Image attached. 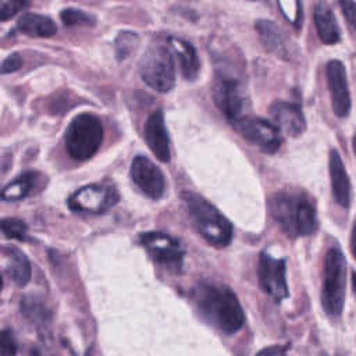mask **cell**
<instances>
[{"label":"cell","instance_id":"cell-29","mask_svg":"<svg viewBox=\"0 0 356 356\" xmlns=\"http://www.w3.org/2000/svg\"><path fill=\"white\" fill-rule=\"evenodd\" d=\"M17 342L11 330H3L0 332V356H17Z\"/></svg>","mask_w":356,"mask_h":356},{"label":"cell","instance_id":"cell-21","mask_svg":"<svg viewBox=\"0 0 356 356\" xmlns=\"http://www.w3.org/2000/svg\"><path fill=\"white\" fill-rule=\"evenodd\" d=\"M18 29L32 38H50L57 32V26L51 18L33 13L24 14L19 18Z\"/></svg>","mask_w":356,"mask_h":356},{"label":"cell","instance_id":"cell-12","mask_svg":"<svg viewBox=\"0 0 356 356\" xmlns=\"http://www.w3.org/2000/svg\"><path fill=\"white\" fill-rule=\"evenodd\" d=\"M131 178L149 197L160 199L165 189V181L160 168L145 156H136L131 164Z\"/></svg>","mask_w":356,"mask_h":356},{"label":"cell","instance_id":"cell-17","mask_svg":"<svg viewBox=\"0 0 356 356\" xmlns=\"http://www.w3.org/2000/svg\"><path fill=\"white\" fill-rule=\"evenodd\" d=\"M328 168H330L332 195H334V197H335V200L339 206L348 209L349 203H350L349 178H348L346 170L343 167L342 159H341V156L338 154V152L335 149H332L330 152Z\"/></svg>","mask_w":356,"mask_h":356},{"label":"cell","instance_id":"cell-33","mask_svg":"<svg viewBox=\"0 0 356 356\" xmlns=\"http://www.w3.org/2000/svg\"><path fill=\"white\" fill-rule=\"evenodd\" d=\"M1 286H3V277H1V274H0V291H1Z\"/></svg>","mask_w":356,"mask_h":356},{"label":"cell","instance_id":"cell-11","mask_svg":"<svg viewBox=\"0 0 356 356\" xmlns=\"http://www.w3.org/2000/svg\"><path fill=\"white\" fill-rule=\"evenodd\" d=\"M259 282L261 289L275 302L285 299L288 296L285 260L274 259L267 253H261L259 260Z\"/></svg>","mask_w":356,"mask_h":356},{"label":"cell","instance_id":"cell-5","mask_svg":"<svg viewBox=\"0 0 356 356\" xmlns=\"http://www.w3.org/2000/svg\"><path fill=\"white\" fill-rule=\"evenodd\" d=\"M346 289V260L338 248L328 249L324 259L321 305L327 314L339 316Z\"/></svg>","mask_w":356,"mask_h":356},{"label":"cell","instance_id":"cell-14","mask_svg":"<svg viewBox=\"0 0 356 356\" xmlns=\"http://www.w3.org/2000/svg\"><path fill=\"white\" fill-rule=\"evenodd\" d=\"M145 140L153 154L163 163H168L171 159L170 139L164 124V114L161 110L153 111L145 122L143 129Z\"/></svg>","mask_w":356,"mask_h":356},{"label":"cell","instance_id":"cell-4","mask_svg":"<svg viewBox=\"0 0 356 356\" xmlns=\"http://www.w3.org/2000/svg\"><path fill=\"white\" fill-rule=\"evenodd\" d=\"M103 135V125L95 114H78L70 122L65 132V147L68 154L78 161L90 159L102 146Z\"/></svg>","mask_w":356,"mask_h":356},{"label":"cell","instance_id":"cell-28","mask_svg":"<svg viewBox=\"0 0 356 356\" xmlns=\"http://www.w3.org/2000/svg\"><path fill=\"white\" fill-rule=\"evenodd\" d=\"M29 4L28 0H8L0 7V21H8L14 18L18 13L26 8Z\"/></svg>","mask_w":356,"mask_h":356},{"label":"cell","instance_id":"cell-3","mask_svg":"<svg viewBox=\"0 0 356 356\" xmlns=\"http://www.w3.org/2000/svg\"><path fill=\"white\" fill-rule=\"evenodd\" d=\"M182 200L196 229L209 243L217 248L229 245L232 225L211 203L192 192H184Z\"/></svg>","mask_w":356,"mask_h":356},{"label":"cell","instance_id":"cell-2","mask_svg":"<svg viewBox=\"0 0 356 356\" xmlns=\"http://www.w3.org/2000/svg\"><path fill=\"white\" fill-rule=\"evenodd\" d=\"M270 209L275 221L289 236L310 235L316 229V209L305 197L277 193L270 200Z\"/></svg>","mask_w":356,"mask_h":356},{"label":"cell","instance_id":"cell-15","mask_svg":"<svg viewBox=\"0 0 356 356\" xmlns=\"http://www.w3.org/2000/svg\"><path fill=\"white\" fill-rule=\"evenodd\" d=\"M271 117L278 129H282L289 136H299L306 129V120L299 106L289 102H274L270 108Z\"/></svg>","mask_w":356,"mask_h":356},{"label":"cell","instance_id":"cell-27","mask_svg":"<svg viewBox=\"0 0 356 356\" xmlns=\"http://www.w3.org/2000/svg\"><path fill=\"white\" fill-rule=\"evenodd\" d=\"M278 3L285 18L299 28L302 24V7L299 0H278Z\"/></svg>","mask_w":356,"mask_h":356},{"label":"cell","instance_id":"cell-18","mask_svg":"<svg viewBox=\"0 0 356 356\" xmlns=\"http://www.w3.org/2000/svg\"><path fill=\"white\" fill-rule=\"evenodd\" d=\"M7 257V277L18 286H24L31 280V264L25 253L15 246L3 248Z\"/></svg>","mask_w":356,"mask_h":356},{"label":"cell","instance_id":"cell-8","mask_svg":"<svg viewBox=\"0 0 356 356\" xmlns=\"http://www.w3.org/2000/svg\"><path fill=\"white\" fill-rule=\"evenodd\" d=\"M213 99L216 106L225 115L229 124L246 115V97L236 78L218 72L213 86Z\"/></svg>","mask_w":356,"mask_h":356},{"label":"cell","instance_id":"cell-9","mask_svg":"<svg viewBox=\"0 0 356 356\" xmlns=\"http://www.w3.org/2000/svg\"><path fill=\"white\" fill-rule=\"evenodd\" d=\"M118 202V192L111 185L92 184L79 188L68 199V206L74 211L102 214Z\"/></svg>","mask_w":356,"mask_h":356},{"label":"cell","instance_id":"cell-32","mask_svg":"<svg viewBox=\"0 0 356 356\" xmlns=\"http://www.w3.org/2000/svg\"><path fill=\"white\" fill-rule=\"evenodd\" d=\"M286 346H270L260 350L256 356H286Z\"/></svg>","mask_w":356,"mask_h":356},{"label":"cell","instance_id":"cell-20","mask_svg":"<svg viewBox=\"0 0 356 356\" xmlns=\"http://www.w3.org/2000/svg\"><path fill=\"white\" fill-rule=\"evenodd\" d=\"M314 24L323 43L335 44L339 42L341 33L332 11L325 4L314 7Z\"/></svg>","mask_w":356,"mask_h":356},{"label":"cell","instance_id":"cell-22","mask_svg":"<svg viewBox=\"0 0 356 356\" xmlns=\"http://www.w3.org/2000/svg\"><path fill=\"white\" fill-rule=\"evenodd\" d=\"M35 182V174L33 172H25L21 177H18L17 179H14L13 182H10L1 192H0V197L4 200H19L22 197H25L32 185Z\"/></svg>","mask_w":356,"mask_h":356},{"label":"cell","instance_id":"cell-7","mask_svg":"<svg viewBox=\"0 0 356 356\" xmlns=\"http://www.w3.org/2000/svg\"><path fill=\"white\" fill-rule=\"evenodd\" d=\"M231 125L245 140L267 154L275 153L282 143L280 129L267 120L243 115Z\"/></svg>","mask_w":356,"mask_h":356},{"label":"cell","instance_id":"cell-6","mask_svg":"<svg viewBox=\"0 0 356 356\" xmlns=\"http://www.w3.org/2000/svg\"><path fill=\"white\" fill-rule=\"evenodd\" d=\"M140 78L152 89L165 93L175 85V64L172 54L164 46H150L139 63Z\"/></svg>","mask_w":356,"mask_h":356},{"label":"cell","instance_id":"cell-19","mask_svg":"<svg viewBox=\"0 0 356 356\" xmlns=\"http://www.w3.org/2000/svg\"><path fill=\"white\" fill-rule=\"evenodd\" d=\"M168 43H170V47L175 51L177 57L179 58L182 75L185 76V79L188 81L196 79L200 64H199V58L195 47L191 43L174 36L168 38Z\"/></svg>","mask_w":356,"mask_h":356},{"label":"cell","instance_id":"cell-30","mask_svg":"<svg viewBox=\"0 0 356 356\" xmlns=\"http://www.w3.org/2000/svg\"><path fill=\"white\" fill-rule=\"evenodd\" d=\"M22 67V58L19 54L13 53L7 58H4L0 64V74H11L18 71Z\"/></svg>","mask_w":356,"mask_h":356},{"label":"cell","instance_id":"cell-31","mask_svg":"<svg viewBox=\"0 0 356 356\" xmlns=\"http://www.w3.org/2000/svg\"><path fill=\"white\" fill-rule=\"evenodd\" d=\"M341 8L343 15L346 17L350 28L355 26V19H356V10H355V3L352 0H339Z\"/></svg>","mask_w":356,"mask_h":356},{"label":"cell","instance_id":"cell-24","mask_svg":"<svg viewBox=\"0 0 356 356\" xmlns=\"http://www.w3.org/2000/svg\"><path fill=\"white\" fill-rule=\"evenodd\" d=\"M0 231L10 239L26 241L28 238V227L19 218H1Z\"/></svg>","mask_w":356,"mask_h":356},{"label":"cell","instance_id":"cell-13","mask_svg":"<svg viewBox=\"0 0 356 356\" xmlns=\"http://www.w3.org/2000/svg\"><path fill=\"white\" fill-rule=\"evenodd\" d=\"M327 85L334 113L339 118L346 117L350 110V93L348 86L346 70L341 61L331 60L327 64Z\"/></svg>","mask_w":356,"mask_h":356},{"label":"cell","instance_id":"cell-25","mask_svg":"<svg viewBox=\"0 0 356 356\" xmlns=\"http://www.w3.org/2000/svg\"><path fill=\"white\" fill-rule=\"evenodd\" d=\"M139 46V36L134 32L124 31L120 32L118 36L115 38V50H117V57L120 60H124L128 57L132 51H135Z\"/></svg>","mask_w":356,"mask_h":356},{"label":"cell","instance_id":"cell-10","mask_svg":"<svg viewBox=\"0 0 356 356\" xmlns=\"http://www.w3.org/2000/svg\"><path fill=\"white\" fill-rule=\"evenodd\" d=\"M140 243L156 263L172 271L181 270L184 249L175 238L164 232H146L140 235Z\"/></svg>","mask_w":356,"mask_h":356},{"label":"cell","instance_id":"cell-16","mask_svg":"<svg viewBox=\"0 0 356 356\" xmlns=\"http://www.w3.org/2000/svg\"><path fill=\"white\" fill-rule=\"evenodd\" d=\"M256 31L260 36L261 44L267 51L275 54L280 58H291V42L277 26V24L268 19H259L256 22Z\"/></svg>","mask_w":356,"mask_h":356},{"label":"cell","instance_id":"cell-26","mask_svg":"<svg viewBox=\"0 0 356 356\" xmlns=\"http://www.w3.org/2000/svg\"><path fill=\"white\" fill-rule=\"evenodd\" d=\"M60 17L65 26H92L95 24V18L81 10L67 8L61 11Z\"/></svg>","mask_w":356,"mask_h":356},{"label":"cell","instance_id":"cell-1","mask_svg":"<svg viewBox=\"0 0 356 356\" xmlns=\"http://www.w3.org/2000/svg\"><path fill=\"white\" fill-rule=\"evenodd\" d=\"M193 300L203 317L225 334L242 328L245 316L235 293L227 286L200 284L193 291Z\"/></svg>","mask_w":356,"mask_h":356},{"label":"cell","instance_id":"cell-23","mask_svg":"<svg viewBox=\"0 0 356 356\" xmlns=\"http://www.w3.org/2000/svg\"><path fill=\"white\" fill-rule=\"evenodd\" d=\"M21 310L24 316L32 323H43L49 317V310L38 296H24L21 300Z\"/></svg>","mask_w":356,"mask_h":356}]
</instances>
